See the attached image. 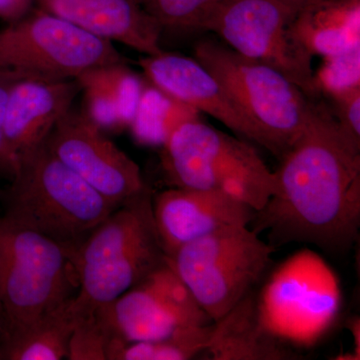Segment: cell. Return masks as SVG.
Segmentation results:
<instances>
[{"instance_id": "obj_1", "label": "cell", "mask_w": 360, "mask_h": 360, "mask_svg": "<svg viewBox=\"0 0 360 360\" xmlns=\"http://www.w3.org/2000/svg\"><path fill=\"white\" fill-rule=\"evenodd\" d=\"M279 160L276 191L255 213L253 231H269L278 245L349 250L360 229V142L331 110L314 103L304 129Z\"/></svg>"}, {"instance_id": "obj_2", "label": "cell", "mask_w": 360, "mask_h": 360, "mask_svg": "<svg viewBox=\"0 0 360 360\" xmlns=\"http://www.w3.org/2000/svg\"><path fill=\"white\" fill-rule=\"evenodd\" d=\"M153 191L118 206L71 255L78 292L75 319L112 302L167 262L153 212Z\"/></svg>"}, {"instance_id": "obj_3", "label": "cell", "mask_w": 360, "mask_h": 360, "mask_svg": "<svg viewBox=\"0 0 360 360\" xmlns=\"http://www.w3.org/2000/svg\"><path fill=\"white\" fill-rule=\"evenodd\" d=\"M2 217L63 246L70 257L117 205L78 176L45 141L18 160L0 188Z\"/></svg>"}, {"instance_id": "obj_4", "label": "cell", "mask_w": 360, "mask_h": 360, "mask_svg": "<svg viewBox=\"0 0 360 360\" xmlns=\"http://www.w3.org/2000/svg\"><path fill=\"white\" fill-rule=\"evenodd\" d=\"M170 187L217 189L260 212L276 191V175L250 142L200 118L184 123L161 146Z\"/></svg>"}, {"instance_id": "obj_5", "label": "cell", "mask_w": 360, "mask_h": 360, "mask_svg": "<svg viewBox=\"0 0 360 360\" xmlns=\"http://www.w3.org/2000/svg\"><path fill=\"white\" fill-rule=\"evenodd\" d=\"M75 284L65 248L0 217V300L4 314L0 338L65 304L75 295L71 292Z\"/></svg>"}, {"instance_id": "obj_6", "label": "cell", "mask_w": 360, "mask_h": 360, "mask_svg": "<svg viewBox=\"0 0 360 360\" xmlns=\"http://www.w3.org/2000/svg\"><path fill=\"white\" fill-rule=\"evenodd\" d=\"M194 58L221 82L281 160L304 129L314 101L274 66L213 40L198 42Z\"/></svg>"}, {"instance_id": "obj_7", "label": "cell", "mask_w": 360, "mask_h": 360, "mask_svg": "<svg viewBox=\"0 0 360 360\" xmlns=\"http://www.w3.org/2000/svg\"><path fill=\"white\" fill-rule=\"evenodd\" d=\"M274 251L248 225H234L187 243L167 262L213 322L250 295Z\"/></svg>"}, {"instance_id": "obj_8", "label": "cell", "mask_w": 360, "mask_h": 360, "mask_svg": "<svg viewBox=\"0 0 360 360\" xmlns=\"http://www.w3.org/2000/svg\"><path fill=\"white\" fill-rule=\"evenodd\" d=\"M257 300L260 321L270 335L283 343L309 347L335 323L342 293L326 260L303 250L274 270Z\"/></svg>"}, {"instance_id": "obj_9", "label": "cell", "mask_w": 360, "mask_h": 360, "mask_svg": "<svg viewBox=\"0 0 360 360\" xmlns=\"http://www.w3.org/2000/svg\"><path fill=\"white\" fill-rule=\"evenodd\" d=\"M124 63L113 42L44 11L0 30V68L44 79H77L86 71Z\"/></svg>"}, {"instance_id": "obj_10", "label": "cell", "mask_w": 360, "mask_h": 360, "mask_svg": "<svg viewBox=\"0 0 360 360\" xmlns=\"http://www.w3.org/2000/svg\"><path fill=\"white\" fill-rule=\"evenodd\" d=\"M295 18L277 0H221L201 32L215 33L232 51L274 66L314 101L319 94L312 58L293 35Z\"/></svg>"}, {"instance_id": "obj_11", "label": "cell", "mask_w": 360, "mask_h": 360, "mask_svg": "<svg viewBox=\"0 0 360 360\" xmlns=\"http://www.w3.org/2000/svg\"><path fill=\"white\" fill-rule=\"evenodd\" d=\"M111 341L161 340L180 329L212 323L167 262L112 302L94 312Z\"/></svg>"}, {"instance_id": "obj_12", "label": "cell", "mask_w": 360, "mask_h": 360, "mask_svg": "<svg viewBox=\"0 0 360 360\" xmlns=\"http://www.w3.org/2000/svg\"><path fill=\"white\" fill-rule=\"evenodd\" d=\"M45 143L61 162L115 205H123L148 187L139 165L84 110L71 108Z\"/></svg>"}, {"instance_id": "obj_13", "label": "cell", "mask_w": 360, "mask_h": 360, "mask_svg": "<svg viewBox=\"0 0 360 360\" xmlns=\"http://www.w3.org/2000/svg\"><path fill=\"white\" fill-rule=\"evenodd\" d=\"M144 78L181 103L212 116L240 139L269 151L266 137L221 82L195 58L162 51L139 59Z\"/></svg>"}, {"instance_id": "obj_14", "label": "cell", "mask_w": 360, "mask_h": 360, "mask_svg": "<svg viewBox=\"0 0 360 360\" xmlns=\"http://www.w3.org/2000/svg\"><path fill=\"white\" fill-rule=\"evenodd\" d=\"M156 231L167 258L217 229L248 225L255 210L217 189L170 187L153 196Z\"/></svg>"}, {"instance_id": "obj_15", "label": "cell", "mask_w": 360, "mask_h": 360, "mask_svg": "<svg viewBox=\"0 0 360 360\" xmlns=\"http://www.w3.org/2000/svg\"><path fill=\"white\" fill-rule=\"evenodd\" d=\"M79 91L75 79L25 77L14 84L7 101L4 135L15 167L23 155L46 141L72 108Z\"/></svg>"}, {"instance_id": "obj_16", "label": "cell", "mask_w": 360, "mask_h": 360, "mask_svg": "<svg viewBox=\"0 0 360 360\" xmlns=\"http://www.w3.org/2000/svg\"><path fill=\"white\" fill-rule=\"evenodd\" d=\"M40 8L144 56L160 53L162 28L141 0H35Z\"/></svg>"}, {"instance_id": "obj_17", "label": "cell", "mask_w": 360, "mask_h": 360, "mask_svg": "<svg viewBox=\"0 0 360 360\" xmlns=\"http://www.w3.org/2000/svg\"><path fill=\"white\" fill-rule=\"evenodd\" d=\"M75 80L84 92L85 113L101 129H129L146 78L122 63L86 71Z\"/></svg>"}, {"instance_id": "obj_18", "label": "cell", "mask_w": 360, "mask_h": 360, "mask_svg": "<svg viewBox=\"0 0 360 360\" xmlns=\"http://www.w3.org/2000/svg\"><path fill=\"white\" fill-rule=\"evenodd\" d=\"M205 352L213 360L293 359L283 342L270 335L258 314L257 300L248 295L224 316L212 322Z\"/></svg>"}, {"instance_id": "obj_19", "label": "cell", "mask_w": 360, "mask_h": 360, "mask_svg": "<svg viewBox=\"0 0 360 360\" xmlns=\"http://www.w3.org/2000/svg\"><path fill=\"white\" fill-rule=\"evenodd\" d=\"M291 30L311 58H328L359 46V0H321L296 14Z\"/></svg>"}, {"instance_id": "obj_20", "label": "cell", "mask_w": 360, "mask_h": 360, "mask_svg": "<svg viewBox=\"0 0 360 360\" xmlns=\"http://www.w3.org/2000/svg\"><path fill=\"white\" fill-rule=\"evenodd\" d=\"M71 298L25 328L0 338V360L68 359L70 336L77 322L70 307Z\"/></svg>"}, {"instance_id": "obj_21", "label": "cell", "mask_w": 360, "mask_h": 360, "mask_svg": "<svg viewBox=\"0 0 360 360\" xmlns=\"http://www.w3.org/2000/svg\"><path fill=\"white\" fill-rule=\"evenodd\" d=\"M195 108L181 103L146 79L129 129L139 144L161 148L184 123L200 117Z\"/></svg>"}, {"instance_id": "obj_22", "label": "cell", "mask_w": 360, "mask_h": 360, "mask_svg": "<svg viewBox=\"0 0 360 360\" xmlns=\"http://www.w3.org/2000/svg\"><path fill=\"white\" fill-rule=\"evenodd\" d=\"M212 323L187 326L158 340L122 343L111 341L108 360H188L205 352Z\"/></svg>"}, {"instance_id": "obj_23", "label": "cell", "mask_w": 360, "mask_h": 360, "mask_svg": "<svg viewBox=\"0 0 360 360\" xmlns=\"http://www.w3.org/2000/svg\"><path fill=\"white\" fill-rule=\"evenodd\" d=\"M221 0H141L142 6L165 30H201L205 21Z\"/></svg>"}, {"instance_id": "obj_24", "label": "cell", "mask_w": 360, "mask_h": 360, "mask_svg": "<svg viewBox=\"0 0 360 360\" xmlns=\"http://www.w3.org/2000/svg\"><path fill=\"white\" fill-rule=\"evenodd\" d=\"M314 78L319 94L328 97L360 87V45L323 58L321 66L314 71Z\"/></svg>"}, {"instance_id": "obj_25", "label": "cell", "mask_w": 360, "mask_h": 360, "mask_svg": "<svg viewBox=\"0 0 360 360\" xmlns=\"http://www.w3.org/2000/svg\"><path fill=\"white\" fill-rule=\"evenodd\" d=\"M110 343V335L96 314L78 317L66 359L108 360Z\"/></svg>"}, {"instance_id": "obj_26", "label": "cell", "mask_w": 360, "mask_h": 360, "mask_svg": "<svg viewBox=\"0 0 360 360\" xmlns=\"http://www.w3.org/2000/svg\"><path fill=\"white\" fill-rule=\"evenodd\" d=\"M27 75L18 71L0 68V175L13 179L15 172V162L7 150L4 135V120L6 115L7 101L14 84Z\"/></svg>"}, {"instance_id": "obj_27", "label": "cell", "mask_w": 360, "mask_h": 360, "mask_svg": "<svg viewBox=\"0 0 360 360\" xmlns=\"http://www.w3.org/2000/svg\"><path fill=\"white\" fill-rule=\"evenodd\" d=\"M333 111L341 129L360 142V87L330 97Z\"/></svg>"}, {"instance_id": "obj_28", "label": "cell", "mask_w": 360, "mask_h": 360, "mask_svg": "<svg viewBox=\"0 0 360 360\" xmlns=\"http://www.w3.org/2000/svg\"><path fill=\"white\" fill-rule=\"evenodd\" d=\"M35 0H0V20L13 23L32 11Z\"/></svg>"}, {"instance_id": "obj_29", "label": "cell", "mask_w": 360, "mask_h": 360, "mask_svg": "<svg viewBox=\"0 0 360 360\" xmlns=\"http://www.w3.org/2000/svg\"><path fill=\"white\" fill-rule=\"evenodd\" d=\"M277 1L283 4L284 6L288 7L293 13L297 14L309 7L319 4L321 0H277Z\"/></svg>"}, {"instance_id": "obj_30", "label": "cell", "mask_w": 360, "mask_h": 360, "mask_svg": "<svg viewBox=\"0 0 360 360\" xmlns=\"http://www.w3.org/2000/svg\"><path fill=\"white\" fill-rule=\"evenodd\" d=\"M348 329L352 333V338H354V354L355 359H360V322L359 317H354L348 321Z\"/></svg>"}, {"instance_id": "obj_31", "label": "cell", "mask_w": 360, "mask_h": 360, "mask_svg": "<svg viewBox=\"0 0 360 360\" xmlns=\"http://www.w3.org/2000/svg\"><path fill=\"white\" fill-rule=\"evenodd\" d=\"M4 307H2L1 300H0V335L4 333Z\"/></svg>"}]
</instances>
